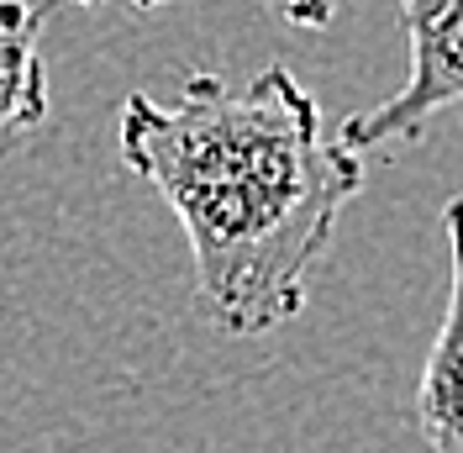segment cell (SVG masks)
Returning a JSON list of instances; mask_svg holds the SVG:
<instances>
[{
  "label": "cell",
  "mask_w": 463,
  "mask_h": 453,
  "mask_svg": "<svg viewBox=\"0 0 463 453\" xmlns=\"http://www.w3.org/2000/svg\"><path fill=\"white\" fill-rule=\"evenodd\" d=\"M116 142L179 217L201 306L227 338H263L306 312L337 217L364 190V159L326 132L317 95L285 63L248 85L201 69L174 101L132 90Z\"/></svg>",
  "instance_id": "6da1fadb"
},
{
  "label": "cell",
  "mask_w": 463,
  "mask_h": 453,
  "mask_svg": "<svg viewBox=\"0 0 463 453\" xmlns=\"http://www.w3.org/2000/svg\"><path fill=\"white\" fill-rule=\"evenodd\" d=\"M411 37L405 85L369 111H353L337 138L364 159L390 142H416L437 111L463 106V0H395Z\"/></svg>",
  "instance_id": "7a4b0ae2"
},
{
  "label": "cell",
  "mask_w": 463,
  "mask_h": 453,
  "mask_svg": "<svg viewBox=\"0 0 463 453\" xmlns=\"http://www.w3.org/2000/svg\"><path fill=\"white\" fill-rule=\"evenodd\" d=\"M442 232L453 269H448V306L416 385V427L427 438V453H463V196L448 200Z\"/></svg>",
  "instance_id": "3957f363"
},
{
  "label": "cell",
  "mask_w": 463,
  "mask_h": 453,
  "mask_svg": "<svg viewBox=\"0 0 463 453\" xmlns=\"http://www.w3.org/2000/svg\"><path fill=\"white\" fill-rule=\"evenodd\" d=\"M48 11L32 0H0V153L48 121V63H43Z\"/></svg>",
  "instance_id": "277c9868"
},
{
  "label": "cell",
  "mask_w": 463,
  "mask_h": 453,
  "mask_svg": "<svg viewBox=\"0 0 463 453\" xmlns=\"http://www.w3.org/2000/svg\"><path fill=\"white\" fill-rule=\"evenodd\" d=\"M285 22L289 27H306V32H321L332 22V0H285Z\"/></svg>",
  "instance_id": "5b68a950"
},
{
  "label": "cell",
  "mask_w": 463,
  "mask_h": 453,
  "mask_svg": "<svg viewBox=\"0 0 463 453\" xmlns=\"http://www.w3.org/2000/svg\"><path fill=\"white\" fill-rule=\"evenodd\" d=\"M74 5H111V0H74ZM127 5H137V11H153V5H169V0H127Z\"/></svg>",
  "instance_id": "8992f818"
}]
</instances>
